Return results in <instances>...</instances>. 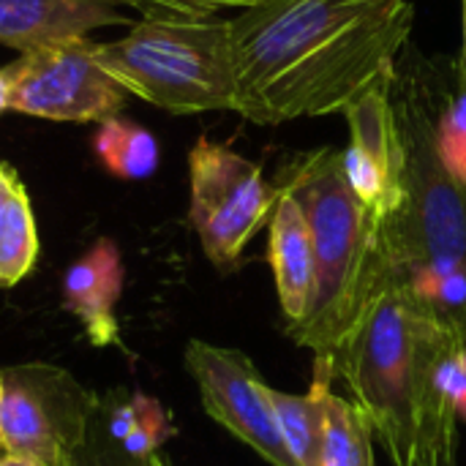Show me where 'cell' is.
Segmentation results:
<instances>
[{
  "instance_id": "6",
  "label": "cell",
  "mask_w": 466,
  "mask_h": 466,
  "mask_svg": "<svg viewBox=\"0 0 466 466\" xmlns=\"http://www.w3.org/2000/svg\"><path fill=\"white\" fill-rule=\"evenodd\" d=\"M191 205L188 218L205 257L229 270L248 240L270 221L279 188L268 183L259 164L199 137L188 153Z\"/></svg>"
},
{
  "instance_id": "11",
  "label": "cell",
  "mask_w": 466,
  "mask_h": 466,
  "mask_svg": "<svg viewBox=\"0 0 466 466\" xmlns=\"http://www.w3.org/2000/svg\"><path fill=\"white\" fill-rule=\"evenodd\" d=\"M123 292V259L115 240L101 238L63 276V306L96 347L120 344L115 306Z\"/></svg>"
},
{
  "instance_id": "12",
  "label": "cell",
  "mask_w": 466,
  "mask_h": 466,
  "mask_svg": "<svg viewBox=\"0 0 466 466\" xmlns=\"http://www.w3.org/2000/svg\"><path fill=\"white\" fill-rule=\"evenodd\" d=\"M123 22L117 5L96 0H0V44L19 52Z\"/></svg>"
},
{
  "instance_id": "17",
  "label": "cell",
  "mask_w": 466,
  "mask_h": 466,
  "mask_svg": "<svg viewBox=\"0 0 466 466\" xmlns=\"http://www.w3.org/2000/svg\"><path fill=\"white\" fill-rule=\"evenodd\" d=\"M38 257V232L33 208L25 186L19 183L8 199L3 224H0V287L19 284L35 265Z\"/></svg>"
},
{
  "instance_id": "4",
  "label": "cell",
  "mask_w": 466,
  "mask_h": 466,
  "mask_svg": "<svg viewBox=\"0 0 466 466\" xmlns=\"http://www.w3.org/2000/svg\"><path fill=\"white\" fill-rule=\"evenodd\" d=\"M396 109L407 137V194L401 210L382 224L396 284L412 289L466 341V183L440 161L434 123L415 96Z\"/></svg>"
},
{
  "instance_id": "9",
  "label": "cell",
  "mask_w": 466,
  "mask_h": 466,
  "mask_svg": "<svg viewBox=\"0 0 466 466\" xmlns=\"http://www.w3.org/2000/svg\"><path fill=\"white\" fill-rule=\"evenodd\" d=\"M186 369L199 388L205 412L216 423L257 451L270 466H300L284 442L276 410L268 399V382L243 352L191 341L186 347Z\"/></svg>"
},
{
  "instance_id": "5",
  "label": "cell",
  "mask_w": 466,
  "mask_h": 466,
  "mask_svg": "<svg viewBox=\"0 0 466 466\" xmlns=\"http://www.w3.org/2000/svg\"><path fill=\"white\" fill-rule=\"evenodd\" d=\"M93 55L126 93L172 115L238 106L229 19L145 16L117 41H93Z\"/></svg>"
},
{
  "instance_id": "7",
  "label": "cell",
  "mask_w": 466,
  "mask_h": 466,
  "mask_svg": "<svg viewBox=\"0 0 466 466\" xmlns=\"http://www.w3.org/2000/svg\"><path fill=\"white\" fill-rule=\"evenodd\" d=\"M3 445L38 466H76L98 396L49 363L0 369Z\"/></svg>"
},
{
  "instance_id": "8",
  "label": "cell",
  "mask_w": 466,
  "mask_h": 466,
  "mask_svg": "<svg viewBox=\"0 0 466 466\" xmlns=\"http://www.w3.org/2000/svg\"><path fill=\"white\" fill-rule=\"evenodd\" d=\"M3 74L8 79V109L44 120L101 123L120 115L128 96L101 68L87 35L19 52Z\"/></svg>"
},
{
  "instance_id": "20",
  "label": "cell",
  "mask_w": 466,
  "mask_h": 466,
  "mask_svg": "<svg viewBox=\"0 0 466 466\" xmlns=\"http://www.w3.org/2000/svg\"><path fill=\"white\" fill-rule=\"evenodd\" d=\"M134 399H137V429L120 442V448L128 456L153 459L158 445H164L175 434V429L156 399H150L139 390H134Z\"/></svg>"
},
{
  "instance_id": "13",
  "label": "cell",
  "mask_w": 466,
  "mask_h": 466,
  "mask_svg": "<svg viewBox=\"0 0 466 466\" xmlns=\"http://www.w3.org/2000/svg\"><path fill=\"white\" fill-rule=\"evenodd\" d=\"M268 257L273 265L284 317L289 319V328H295L309 314L317 273H314V246H311L306 216L298 199L284 188H279V199L270 216Z\"/></svg>"
},
{
  "instance_id": "22",
  "label": "cell",
  "mask_w": 466,
  "mask_h": 466,
  "mask_svg": "<svg viewBox=\"0 0 466 466\" xmlns=\"http://www.w3.org/2000/svg\"><path fill=\"white\" fill-rule=\"evenodd\" d=\"M19 183H22V180H19V175H16L8 164H3V161H0V224H3V216H5L8 199H11V194H14V188H16Z\"/></svg>"
},
{
  "instance_id": "19",
  "label": "cell",
  "mask_w": 466,
  "mask_h": 466,
  "mask_svg": "<svg viewBox=\"0 0 466 466\" xmlns=\"http://www.w3.org/2000/svg\"><path fill=\"white\" fill-rule=\"evenodd\" d=\"M265 3L270 0H123V5L139 11L142 16L167 19H232Z\"/></svg>"
},
{
  "instance_id": "27",
  "label": "cell",
  "mask_w": 466,
  "mask_h": 466,
  "mask_svg": "<svg viewBox=\"0 0 466 466\" xmlns=\"http://www.w3.org/2000/svg\"><path fill=\"white\" fill-rule=\"evenodd\" d=\"M96 3H106V5H117V8L123 5V0H96Z\"/></svg>"
},
{
  "instance_id": "24",
  "label": "cell",
  "mask_w": 466,
  "mask_h": 466,
  "mask_svg": "<svg viewBox=\"0 0 466 466\" xmlns=\"http://www.w3.org/2000/svg\"><path fill=\"white\" fill-rule=\"evenodd\" d=\"M8 109V79H5V74H3V68H0V115Z\"/></svg>"
},
{
  "instance_id": "28",
  "label": "cell",
  "mask_w": 466,
  "mask_h": 466,
  "mask_svg": "<svg viewBox=\"0 0 466 466\" xmlns=\"http://www.w3.org/2000/svg\"><path fill=\"white\" fill-rule=\"evenodd\" d=\"M153 466H167V464H164V461H161V459L156 456V459H153Z\"/></svg>"
},
{
  "instance_id": "23",
  "label": "cell",
  "mask_w": 466,
  "mask_h": 466,
  "mask_svg": "<svg viewBox=\"0 0 466 466\" xmlns=\"http://www.w3.org/2000/svg\"><path fill=\"white\" fill-rule=\"evenodd\" d=\"M0 466H38L35 461H30V459H25V456H19V453H14V451H8V448H0Z\"/></svg>"
},
{
  "instance_id": "14",
  "label": "cell",
  "mask_w": 466,
  "mask_h": 466,
  "mask_svg": "<svg viewBox=\"0 0 466 466\" xmlns=\"http://www.w3.org/2000/svg\"><path fill=\"white\" fill-rule=\"evenodd\" d=\"M333 377L314 371L306 396H289L268 385V399L276 410L284 442L300 466H322V404Z\"/></svg>"
},
{
  "instance_id": "1",
  "label": "cell",
  "mask_w": 466,
  "mask_h": 466,
  "mask_svg": "<svg viewBox=\"0 0 466 466\" xmlns=\"http://www.w3.org/2000/svg\"><path fill=\"white\" fill-rule=\"evenodd\" d=\"M410 0H270L229 19L238 106L257 126L347 112L396 71Z\"/></svg>"
},
{
  "instance_id": "3",
  "label": "cell",
  "mask_w": 466,
  "mask_h": 466,
  "mask_svg": "<svg viewBox=\"0 0 466 466\" xmlns=\"http://www.w3.org/2000/svg\"><path fill=\"white\" fill-rule=\"evenodd\" d=\"M309 224L314 246V298L289 336L314 352V371L333 377L330 360L366 311L396 284L382 224L363 208L344 172V150L295 156L276 180Z\"/></svg>"
},
{
  "instance_id": "26",
  "label": "cell",
  "mask_w": 466,
  "mask_h": 466,
  "mask_svg": "<svg viewBox=\"0 0 466 466\" xmlns=\"http://www.w3.org/2000/svg\"><path fill=\"white\" fill-rule=\"evenodd\" d=\"M0 412H3V380H0ZM0 448H5L3 445V431H0Z\"/></svg>"
},
{
  "instance_id": "2",
  "label": "cell",
  "mask_w": 466,
  "mask_h": 466,
  "mask_svg": "<svg viewBox=\"0 0 466 466\" xmlns=\"http://www.w3.org/2000/svg\"><path fill=\"white\" fill-rule=\"evenodd\" d=\"M393 466H456L466 341L407 287L388 289L330 360Z\"/></svg>"
},
{
  "instance_id": "15",
  "label": "cell",
  "mask_w": 466,
  "mask_h": 466,
  "mask_svg": "<svg viewBox=\"0 0 466 466\" xmlns=\"http://www.w3.org/2000/svg\"><path fill=\"white\" fill-rule=\"evenodd\" d=\"M93 150L104 169L120 180H145L158 169V142L156 137L123 115L101 120Z\"/></svg>"
},
{
  "instance_id": "21",
  "label": "cell",
  "mask_w": 466,
  "mask_h": 466,
  "mask_svg": "<svg viewBox=\"0 0 466 466\" xmlns=\"http://www.w3.org/2000/svg\"><path fill=\"white\" fill-rule=\"evenodd\" d=\"M156 459V456H153ZM153 459H137L128 456L120 442L109 434L104 415H101V399H98V410L93 415L87 440L76 456V466H153Z\"/></svg>"
},
{
  "instance_id": "10",
  "label": "cell",
  "mask_w": 466,
  "mask_h": 466,
  "mask_svg": "<svg viewBox=\"0 0 466 466\" xmlns=\"http://www.w3.org/2000/svg\"><path fill=\"white\" fill-rule=\"evenodd\" d=\"M396 82V71L382 76L344 112L350 126L344 172L363 208L380 224H388L401 210L407 194V137L393 101Z\"/></svg>"
},
{
  "instance_id": "18",
  "label": "cell",
  "mask_w": 466,
  "mask_h": 466,
  "mask_svg": "<svg viewBox=\"0 0 466 466\" xmlns=\"http://www.w3.org/2000/svg\"><path fill=\"white\" fill-rule=\"evenodd\" d=\"M434 142L445 169L466 183V76L453 98H448L440 120L434 123Z\"/></svg>"
},
{
  "instance_id": "16",
  "label": "cell",
  "mask_w": 466,
  "mask_h": 466,
  "mask_svg": "<svg viewBox=\"0 0 466 466\" xmlns=\"http://www.w3.org/2000/svg\"><path fill=\"white\" fill-rule=\"evenodd\" d=\"M322 466H374L366 418L333 390L325 393L322 404Z\"/></svg>"
},
{
  "instance_id": "25",
  "label": "cell",
  "mask_w": 466,
  "mask_h": 466,
  "mask_svg": "<svg viewBox=\"0 0 466 466\" xmlns=\"http://www.w3.org/2000/svg\"><path fill=\"white\" fill-rule=\"evenodd\" d=\"M461 35H464V49H461V71L466 76V0H461Z\"/></svg>"
}]
</instances>
